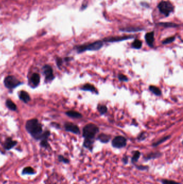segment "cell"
<instances>
[{
  "mask_svg": "<svg viewBox=\"0 0 183 184\" xmlns=\"http://www.w3.org/2000/svg\"><path fill=\"white\" fill-rule=\"evenodd\" d=\"M141 152L137 150L134 152L132 158H131V163L133 165L136 164V163L138 162L140 157L141 156Z\"/></svg>",
  "mask_w": 183,
  "mask_h": 184,
  "instance_id": "21",
  "label": "cell"
},
{
  "mask_svg": "<svg viewBox=\"0 0 183 184\" xmlns=\"http://www.w3.org/2000/svg\"><path fill=\"white\" fill-rule=\"evenodd\" d=\"M122 162L124 165H127L129 163V157L127 155H124L122 158Z\"/></svg>",
  "mask_w": 183,
  "mask_h": 184,
  "instance_id": "34",
  "label": "cell"
},
{
  "mask_svg": "<svg viewBox=\"0 0 183 184\" xmlns=\"http://www.w3.org/2000/svg\"><path fill=\"white\" fill-rule=\"evenodd\" d=\"M175 39H176V37L175 36H172V37H168L167 38L165 39L164 40H163L162 42V43L163 45H167V44H169L174 42L175 40Z\"/></svg>",
  "mask_w": 183,
  "mask_h": 184,
  "instance_id": "31",
  "label": "cell"
},
{
  "mask_svg": "<svg viewBox=\"0 0 183 184\" xmlns=\"http://www.w3.org/2000/svg\"><path fill=\"white\" fill-rule=\"evenodd\" d=\"M134 37L133 36H111L103 39V42L106 43H116V42H122L126 40H129L133 38Z\"/></svg>",
  "mask_w": 183,
  "mask_h": 184,
  "instance_id": "7",
  "label": "cell"
},
{
  "mask_svg": "<svg viewBox=\"0 0 183 184\" xmlns=\"http://www.w3.org/2000/svg\"><path fill=\"white\" fill-rule=\"evenodd\" d=\"M161 182L162 184H182V183L179 182L167 179H162L161 180Z\"/></svg>",
  "mask_w": 183,
  "mask_h": 184,
  "instance_id": "30",
  "label": "cell"
},
{
  "mask_svg": "<svg viewBox=\"0 0 183 184\" xmlns=\"http://www.w3.org/2000/svg\"><path fill=\"white\" fill-rule=\"evenodd\" d=\"M42 72L45 77V80L50 82L54 79L53 71L51 66L48 65H45L42 67Z\"/></svg>",
  "mask_w": 183,
  "mask_h": 184,
  "instance_id": "8",
  "label": "cell"
},
{
  "mask_svg": "<svg viewBox=\"0 0 183 184\" xmlns=\"http://www.w3.org/2000/svg\"><path fill=\"white\" fill-rule=\"evenodd\" d=\"M118 79L120 81L123 82H127L129 80L128 77H127L124 74H119L118 75Z\"/></svg>",
  "mask_w": 183,
  "mask_h": 184,
  "instance_id": "32",
  "label": "cell"
},
{
  "mask_svg": "<svg viewBox=\"0 0 183 184\" xmlns=\"http://www.w3.org/2000/svg\"><path fill=\"white\" fill-rule=\"evenodd\" d=\"M18 142L17 141L13 140L11 137H8L4 142L3 146L5 150L9 151L13 148L17 144Z\"/></svg>",
  "mask_w": 183,
  "mask_h": 184,
  "instance_id": "11",
  "label": "cell"
},
{
  "mask_svg": "<svg viewBox=\"0 0 183 184\" xmlns=\"http://www.w3.org/2000/svg\"><path fill=\"white\" fill-rule=\"evenodd\" d=\"M56 63H57V64L58 66V67H60V66H61V65H62L63 63V61H62V59L60 58H57V60H56Z\"/></svg>",
  "mask_w": 183,
  "mask_h": 184,
  "instance_id": "35",
  "label": "cell"
},
{
  "mask_svg": "<svg viewBox=\"0 0 183 184\" xmlns=\"http://www.w3.org/2000/svg\"><path fill=\"white\" fill-rule=\"evenodd\" d=\"M97 109L101 115H104L107 112V108L104 104H99L97 107Z\"/></svg>",
  "mask_w": 183,
  "mask_h": 184,
  "instance_id": "26",
  "label": "cell"
},
{
  "mask_svg": "<svg viewBox=\"0 0 183 184\" xmlns=\"http://www.w3.org/2000/svg\"><path fill=\"white\" fill-rule=\"evenodd\" d=\"M104 42L103 40H96L95 42L84 44L82 45H76L74 47V49L76 50L78 53H81L87 51H98L103 48Z\"/></svg>",
  "mask_w": 183,
  "mask_h": 184,
  "instance_id": "2",
  "label": "cell"
},
{
  "mask_svg": "<svg viewBox=\"0 0 183 184\" xmlns=\"http://www.w3.org/2000/svg\"><path fill=\"white\" fill-rule=\"evenodd\" d=\"M111 144L114 148H125L127 145V139L122 136H117L113 139Z\"/></svg>",
  "mask_w": 183,
  "mask_h": 184,
  "instance_id": "6",
  "label": "cell"
},
{
  "mask_svg": "<svg viewBox=\"0 0 183 184\" xmlns=\"http://www.w3.org/2000/svg\"><path fill=\"white\" fill-rule=\"evenodd\" d=\"M36 173V171L31 166H25V168H23V169L22 171V174L23 175H34Z\"/></svg>",
  "mask_w": 183,
  "mask_h": 184,
  "instance_id": "16",
  "label": "cell"
},
{
  "mask_svg": "<svg viewBox=\"0 0 183 184\" xmlns=\"http://www.w3.org/2000/svg\"><path fill=\"white\" fill-rule=\"evenodd\" d=\"M158 8L161 14L167 17L170 15V13L174 12L175 6L173 4L169 1L162 0L158 3Z\"/></svg>",
  "mask_w": 183,
  "mask_h": 184,
  "instance_id": "4",
  "label": "cell"
},
{
  "mask_svg": "<svg viewBox=\"0 0 183 184\" xmlns=\"http://www.w3.org/2000/svg\"><path fill=\"white\" fill-rule=\"evenodd\" d=\"M170 137V135L164 136L163 137H162V138H161V139H158L156 142L153 143L151 144V146H152L153 147H154V148L157 147L158 145H160V144H161L163 143L164 142H166V141H167Z\"/></svg>",
  "mask_w": 183,
  "mask_h": 184,
  "instance_id": "22",
  "label": "cell"
},
{
  "mask_svg": "<svg viewBox=\"0 0 183 184\" xmlns=\"http://www.w3.org/2000/svg\"><path fill=\"white\" fill-rule=\"evenodd\" d=\"M162 153L160 151L150 152L143 156L142 159L145 161H149L152 159L160 158L162 156Z\"/></svg>",
  "mask_w": 183,
  "mask_h": 184,
  "instance_id": "9",
  "label": "cell"
},
{
  "mask_svg": "<svg viewBox=\"0 0 183 184\" xmlns=\"http://www.w3.org/2000/svg\"><path fill=\"white\" fill-rule=\"evenodd\" d=\"M140 4L143 7H145V8H149V3H147V2H141Z\"/></svg>",
  "mask_w": 183,
  "mask_h": 184,
  "instance_id": "37",
  "label": "cell"
},
{
  "mask_svg": "<svg viewBox=\"0 0 183 184\" xmlns=\"http://www.w3.org/2000/svg\"><path fill=\"white\" fill-rule=\"evenodd\" d=\"M157 24L165 28H175L179 26V24L173 22H160L158 23Z\"/></svg>",
  "mask_w": 183,
  "mask_h": 184,
  "instance_id": "19",
  "label": "cell"
},
{
  "mask_svg": "<svg viewBox=\"0 0 183 184\" xmlns=\"http://www.w3.org/2000/svg\"><path fill=\"white\" fill-rule=\"evenodd\" d=\"M26 131L37 141L47 139L51 135L49 130L43 131L42 125L36 119L28 120L25 124Z\"/></svg>",
  "mask_w": 183,
  "mask_h": 184,
  "instance_id": "1",
  "label": "cell"
},
{
  "mask_svg": "<svg viewBox=\"0 0 183 184\" xmlns=\"http://www.w3.org/2000/svg\"><path fill=\"white\" fill-rule=\"evenodd\" d=\"M87 7H88V4L87 3H83L82 4V6L81 7V11H83L84 10L86 9Z\"/></svg>",
  "mask_w": 183,
  "mask_h": 184,
  "instance_id": "36",
  "label": "cell"
},
{
  "mask_svg": "<svg viewBox=\"0 0 183 184\" xmlns=\"http://www.w3.org/2000/svg\"><path fill=\"white\" fill-rule=\"evenodd\" d=\"M4 84L7 88L9 90H13L22 85V83L14 76L9 75L4 79Z\"/></svg>",
  "mask_w": 183,
  "mask_h": 184,
  "instance_id": "5",
  "label": "cell"
},
{
  "mask_svg": "<svg viewBox=\"0 0 183 184\" xmlns=\"http://www.w3.org/2000/svg\"><path fill=\"white\" fill-rule=\"evenodd\" d=\"M143 30H144V28H142L141 27H138V26H128V27L122 28L119 29L120 31L124 32H129V33L140 32V31H142Z\"/></svg>",
  "mask_w": 183,
  "mask_h": 184,
  "instance_id": "13",
  "label": "cell"
},
{
  "mask_svg": "<svg viewBox=\"0 0 183 184\" xmlns=\"http://www.w3.org/2000/svg\"><path fill=\"white\" fill-rule=\"evenodd\" d=\"M145 38L147 45L150 48H153L155 42L154 31L146 33L145 35Z\"/></svg>",
  "mask_w": 183,
  "mask_h": 184,
  "instance_id": "12",
  "label": "cell"
},
{
  "mask_svg": "<svg viewBox=\"0 0 183 184\" xmlns=\"http://www.w3.org/2000/svg\"><path fill=\"white\" fill-rule=\"evenodd\" d=\"M64 128L66 131L72 132L74 134H80V130L78 126L74 123L71 122H67L64 124Z\"/></svg>",
  "mask_w": 183,
  "mask_h": 184,
  "instance_id": "10",
  "label": "cell"
},
{
  "mask_svg": "<svg viewBox=\"0 0 183 184\" xmlns=\"http://www.w3.org/2000/svg\"><path fill=\"white\" fill-rule=\"evenodd\" d=\"M149 89L156 96H161V94H162L161 90L158 87H156L155 86L151 85L149 87Z\"/></svg>",
  "mask_w": 183,
  "mask_h": 184,
  "instance_id": "23",
  "label": "cell"
},
{
  "mask_svg": "<svg viewBox=\"0 0 183 184\" xmlns=\"http://www.w3.org/2000/svg\"><path fill=\"white\" fill-rule=\"evenodd\" d=\"M19 97L20 100L25 103H28L30 100V97L29 94L24 90L20 92L19 94Z\"/></svg>",
  "mask_w": 183,
  "mask_h": 184,
  "instance_id": "18",
  "label": "cell"
},
{
  "mask_svg": "<svg viewBox=\"0 0 183 184\" xmlns=\"http://www.w3.org/2000/svg\"><path fill=\"white\" fill-rule=\"evenodd\" d=\"M99 131L100 129L98 126L93 123H89L84 126L82 135L84 139L95 141V136Z\"/></svg>",
  "mask_w": 183,
  "mask_h": 184,
  "instance_id": "3",
  "label": "cell"
},
{
  "mask_svg": "<svg viewBox=\"0 0 183 184\" xmlns=\"http://www.w3.org/2000/svg\"><path fill=\"white\" fill-rule=\"evenodd\" d=\"M40 146L42 148H44L45 149H48V148H51L47 139H43V140L40 141Z\"/></svg>",
  "mask_w": 183,
  "mask_h": 184,
  "instance_id": "29",
  "label": "cell"
},
{
  "mask_svg": "<svg viewBox=\"0 0 183 184\" xmlns=\"http://www.w3.org/2000/svg\"><path fill=\"white\" fill-rule=\"evenodd\" d=\"M142 46V42L141 40H139L138 39H135L131 44L132 48L137 49V50L141 48Z\"/></svg>",
  "mask_w": 183,
  "mask_h": 184,
  "instance_id": "24",
  "label": "cell"
},
{
  "mask_svg": "<svg viewBox=\"0 0 183 184\" xmlns=\"http://www.w3.org/2000/svg\"><path fill=\"white\" fill-rule=\"evenodd\" d=\"M6 103V107L9 109L13 110V111H16L17 109L15 103H13V101L10 99H7Z\"/></svg>",
  "mask_w": 183,
  "mask_h": 184,
  "instance_id": "25",
  "label": "cell"
},
{
  "mask_svg": "<svg viewBox=\"0 0 183 184\" xmlns=\"http://www.w3.org/2000/svg\"><path fill=\"white\" fill-rule=\"evenodd\" d=\"M111 138V136L110 135L102 133V134H100L98 136L97 139L101 143L105 144V143H107L110 142Z\"/></svg>",
  "mask_w": 183,
  "mask_h": 184,
  "instance_id": "15",
  "label": "cell"
},
{
  "mask_svg": "<svg viewBox=\"0 0 183 184\" xmlns=\"http://www.w3.org/2000/svg\"><path fill=\"white\" fill-rule=\"evenodd\" d=\"M71 59H72V58H71V57H67V58H66L64 59V60L67 61H70Z\"/></svg>",
  "mask_w": 183,
  "mask_h": 184,
  "instance_id": "38",
  "label": "cell"
},
{
  "mask_svg": "<svg viewBox=\"0 0 183 184\" xmlns=\"http://www.w3.org/2000/svg\"><path fill=\"white\" fill-rule=\"evenodd\" d=\"M146 139V135L145 132H142L141 134H140L137 138L138 140L139 141H144Z\"/></svg>",
  "mask_w": 183,
  "mask_h": 184,
  "instance_id": "33",
  "label": "cell"
},
{
  "mask_svg": "<svg viewBox=\"0 0 183 184\" xmlns=\"http://www.w3.org/2000/svg\"><path fill=\"white\" fill-rule=\"evenodd\" d=\"M40 75L38 73H33L31 75V78H30V81L31 82L32 85L35 86L37 87L39 85V84L40 83Z\"/></svg>",
  "mask_w": 183,
  "mask_h": 184,
  "instance_id": "17",
  "label": "cell"
},
{
  "mask_svg": "<svg viewBox=\"0 0 183 184\" xmlns=\"http://www.w3.org/2000/svg\"><path fill=\"white\" fill-rule=\"evenodd\" d=\"M81 90L84 91H89L93 93L98 94V92L96 88L93 85H91L89 83L83 85L82 87L81 88Z\"/></svg>",
  "mask_w": 183,
  "mask_h": 184,
  "instance_id": "14",
  "label": "cell"
},
{
  "mask_svg": "<svg viewBox=\"0 0 183 184\" xmlns=\"http://www.w3.org/2000/svg\"><path fill=\"white\" fill-rule=\"evenodd\" d=\"M58 160L60 163H62L64 164H68L70 163L69 159L66 158V157H65L63 155H59L58 157Z\"/></svg>",
  "mask_w": 183,
  "mask_h": 184,
  "instance_id": "27",
  "label": "cell"
},
{
  "mask_svg": "<svg viewBox=\"0 0 183 184\" xmlns=\"http://www.w3.org/2000/svg\"><path fill=\"white\" fill-rule=\"evenodd\" d=\"M66 114L68 116L73 119H81L82 117V115L81 113H78L74 110H70L66 112Z\"/></svg>",
  "mask_w": 183,
  "mask_h": 184,
  "instance_id": "20",
  "label": "cell"
},
{
  "mask_svg": "<svg viewBox=\"0 0 183 184\" xmlns=\"http://www.w3.org/2000/svg\"><path fill=\"white\" fill-rule=\"evenodd\" d=\"M135 168L138 171H148L149 168V166L147 165H134Z\"/></svg>",
  "mask_w": 183,
  "mask_h": 184,
  "instance_id": "28",
  "label": "cell"
}]
</instances>
